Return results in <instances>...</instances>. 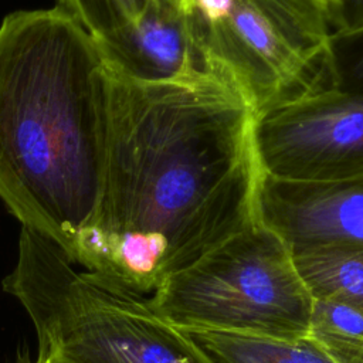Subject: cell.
Returning <instances> with one entry per match:
<instances>
[{
	"label": "cell",
	"mask_w": 363,
	"mask_h": 363,
	"mask_svg": "<svg viewBox=\"0 0 363 363\" xmlns=\"http://www.w3.org/2000/svg\"><path fill=\"white\" fill-rule=\"evenodd\" d=\"M326 3H328V6H329V10L332 11V7H333V3H335V0H325ZM332 18V17H330Z\"/></svg>",
	"instance_id": "17"
},
{
	"label": "cell",
	"mask_w": 363,
	"mask_h": 363,
	"mask_svg": "<svg viewBox=\"0 0 363 363\" xmlns=\"http://www.w3.org/2000/svg\"><path fill=\"white\" fill-rule=\"evenodd\" d=\"M111 67L142 81H164L207 65L193 13L147 0L142 13L118 30L94 38Z\"/></svg>",
	"instance_id": "8"
},
{
	"label": "cell",
	"mask_w": 363,
	"mask_h": 363,
	"mask_svg": "<svg viewBox=\"0 0 363 363\" xmlns=\"http://www.w3.org/2000/svg\"><path fill=\"white\" fill-rule=\"evenodd\" d=\"M291 254L312 299H333L363 313V242H326Z\"/></svg>",
	"instance_id": "9"
},
{
	"label": "cell",
	"mask_w": 363,
	"mask_h": 363,
	"mask_svg": "<svg viewBox=\"0 0 363 363\" xmlns=\"http://www.w3.org/2000/svg\"><path fill=\"white\" fill-rule=\"evenodd\" d=\"M105 65L102 194L78 265L145 296L258 220L257 113L210 58L164 81Z\"/></svg>",
	"instance_id": "1"
},
{
	"label": "cell",
	"mask_w": 363,
	"mask_h": 363,
	"mask_svg": "<svg viewBox=\"0 0 363 363\" xmlns=\"http://www.w3.org/2000/svg\"><path fill=\"white\" fill-rule=\"evenodd\" d=\"M193 18L203 54L233 77L257 115L336 85L325 0H234L217 23Z\"/></svg>",
	"instance_id": "5"
},
{
	"label": "cell",
	"mask_w": 363,
	"mask_h": 363,
	"mask_svg": "<svg viewBox=\"0 0 363 363\" xmlns=\"http://www.w3.org/2000/svg\"><path fill=\"white\" fill-rule=\"evenodd\" d=\"M308 337L335 363H363V313L350 305L312 299Z\"/></svg>",
	"instance_id": "11"
},
{
	"label": "cell",
	"mask_w": 363,
	"mask_h": 363,
	"mask_svg": "<svg viewBox=\"0 0 363 363\" xmlns=\"http://www.w3.org/2000/svg\"><path fill=\"white\" fill-rule=\"evenodd\" d=\"M333 69L337 86L363 91V33L333 38Z\"/></svg>",
	"instance_id": "13"
},
{
	"label": "cell",
	"mask_w": 363,
	"mask_h": 363,
	"mask_svg": "<svg viewBox=\"0 0 363 363\" xmlns=\"http://www.w3.org/2000/svg\"><path fill=\"white\" fill-rule=\"evenodd\" d=\"M106 65L94 37L60 7L0 24V199L74 264L102 194Z\"/></svg>",
	"instance_id": "2"
},
{
	"label": "cell",
	"mask_w": 363,
	"mask_h": 363,
	"mask_svg": "<svg viewBox=\"0 0 363 363\" xmlns=\"http://www.w3.org/2000/svg\"><path fill=\"white\" fill-rule=\"evenodd\" d=\"M193 16L201 23L213 24L228 16L234 0H187Z\"/></svg>",
	"instance_id": "15"
},
{
	"label": "cell",
	"mask_w": 363,
	"mask_h": 363,
	"mask_svg": "<svg viewBox=\"0 0 363 363\" xmlns=\"http://www.w3.org/2000/svg\"><path fill=\"white\" fill-rule=\"evenodd\" d=\"M210 363H335L311 337L278 339L221 330H183Z\"/></svg>",
	"instance_id": "10"
},
{
	"label": "cell",
	"mask_w": 363,
	"mask_h": 363,
	"mask_svg": "<svg viewBox=\"0 0 363 363\" xmlns=\"http://www.w3.org/2000/svg\"><path fill=\"white\" fill-rule=\"evenodd\" d=\"M330 17L333 38L363 33V0H335Z\"/></svg>",
	"instance_id": "14"
},
{
	"label": "cell",
	"mask_w": 363,
	"mask_h": 363,
	"mask_svg": "<svg viewBox=\"0 0 363 363\" xmlns=\"http://www.w3.org/2000/svg\"><path fill=\"white\" fill-rule=\"evenodd\" d=\"M257 217L291 252L326 242H363V180L295 183L262 174Z\"/></svg>",
	"instance_id": "7"
},
{
	"label": "cell",
	"mask_w": 363,
	"mask_h": 363,
	"mask_svg": "<svg viewBox=\"0 0 363 363\" xmlns=\"http://www.w3.org/2000/svg\"><path fill=\"white\" fill-rule=\"evenodd\" d=\"M147 302L182 330L278 339L306 337L312 308L289 248L259 220L170 275Z\"/></svg>",
	"instance_id": "4"
},
{
	"label": "cell",
	"mask_w": 363,
	"mask_h": 363,
	"mask_svg": "<svg viewBox=\"0 0 363 363\" xmlns=\"http://www.w3.org/2000/svg\"><path fill=\"white\" fill-rule=\"evenodd\" d=\"M3 288L34 323L37 363H210L146 296L79 272L60 245L31 228L21 227L17 264Z\"/></svg>",
	"instance_id": "3"
},
{
	"label": "cell",
	"mask_w": 363,
	"mask_h": 363,
	"mask_svg": "<svg viewBox=\"0 0 363 363\" xmlns=\"http://www.w3.org/2000/svg\"><path fill=\"white\" fill-rule=\"evenodd\" d=\"M264 176L295 183L363 180V91L328 86L255 118Z\"/></svg>",
	"instance_id": "6"
},
{
	"label": "cell",
	"mask_w": 363,
	"mask_h": 363,
	"mask_svg": "<svg viewBox=\"0 0 363 363\" xmlns=\"http://www.w3.org/2000/svg\"><path fill=\"white\" fill-rule=\"evenodd\" d=\"M147 0H58L57 7L74 17L94 38L133 21Z\"/></svg>",
	"instance_id": "12"
},
{
	"label": "cell",
	"mask_w": 363,
	"mask_h": 363,
	"mask_svg": "<svg viewBox=\"0 0 363 363\" xmlns=\"http://www.w3.org/2000/svg\"><path fill=\"white\" fill-rule=\"evenodd\" d=\"M155 3H166V4H174V6H183L184 7V0H150Z\"/></svg>",
	"instance_id": "16"
}]
</instances>
